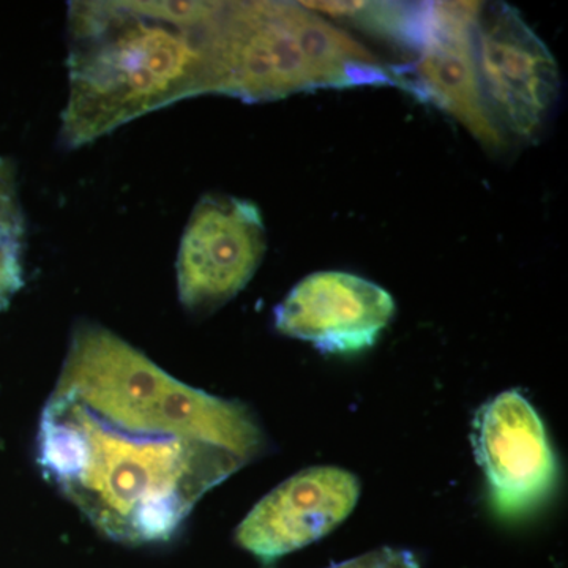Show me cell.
<instances>
[{
	"instance_id": "cell-1",
	"label": "cell",
	"mask_w": 568,
	"mask_h": 568,
	"mask_svg": "<svg viewBox=\"0 0 568 568\" xmlns=\"http://www.w3.org/2000/svg\"><path fill=\"white\" fill-rule=\"evenodd\" d=\"M37 454L44 477L93 528L126 545L170 540L205 493L246 465L212 444L119 428L54 394Z\"/></svg>"
},
{
	"instance_id": "cell-4",
	"label": "cell",
	"mask_w": 568,
	"mask_h": 568,
	"mask_svg": "<svg viewBox=\"0 0 568 568\" xmlns=\"http://www.w3.org/2000/svg\"><path fill=\"white\" fill-rule=\"evenodd\" d=\"M54 395L129 429L200 440L246 463L264 448V433L248 407L186 386L148 355L97 323L74 325Z\"/></svg>"
},
{
	"instance_id": "cell-14",
	"label": "cell",
	"mask_w": 568,
	"mask_h": 568,
	"mask_svg": "<svg viewBox=\"0 0 568 568\" xmlns=\"http://www.w3.org/2000/svg\"><path fill=\"white\" fill-rule=\"evenodd\" d=\"M328 568H420V566L416 556L407 549L387 547Z\"/></svg>"
},
{
	"instance_id": "cell-12",
	"label": "cell",
	"mask_w": 568,
	"mask_h": 568,
	"mask_svg": "<svg viewBox=\"0 0 568 568\" xmlns=\"http://www.w3.org/2000/svg\"><path fill=\"white\" fill-rule=\"evenodd\" d=\"M22 235L24 231L0 227V312L22 286Z\"/></svg>"
},
{
	"instance_id": "cell-5",
	"label": "cell",
	"mask_w": 568,
	"mask_h": 568,
	"mask_svg": "<svg viewBox=\"0 0 568 568\" xmlns=\"http://www.w3.org/2000/svg\"><path fill=\"white\" fill-rule=\"evenodd\" d=\"M474 40L481 91L500 132L536 141L559 102L555 55L506 2L480 3Z\"/></svg>"
},
{
	"instance_id": "cell-10",
	"label": "cell",
	"mask_w": 568,
	"mask_h": 568,
	"mask_svg": "<svg viewBox=\"0 0 568 568\" xmlns=\"http://www.w3.org/2000/svg\"><path fill=\"white\" fill-rule=\"evenodd\" d=\"M361 481L342 467L301 470L264 496L235 530V541L272 564L331 534L357 506Z\"/></svg>"
},
{
	"instance_id": "cell-11",
	"label": "cell",
	"mask_w": 568,
	"mask_h": 568,
	"mask_svg": "<svg viewBox=\"0 0 568 568\" xmlns=\"http://www.w3.org/2000/svg\"><path fill=\"white\" fill-rule=\"evenodd\" d=\"M305 9L325 14L418 51L428 24L429 3L301 2Z\"/></svg>"
},
{
	"instance_id": "cell-6",
	"label": "cell",
	"mask_w": 568,
	"mask_h": 568,
	"mask_svg": "<svg viewBox=\"0 0 568 568\" xmlns=\"http://www.w3.org/2000/svg\"><path fill=\"white\" fill-rule=\"evenodd\" d=\"M267 250L263 213L248 200L205 194L194 205L178 256L181 304L211 313L252 282Z\"/></svg>"
},
{
	"instance_id": "cell-2",
	"label": "cell",
	"mask_w": 568,
	"mask_h": 568,
	"mask_svg": "<svg viewBox=\"0 0 568 568\" xmlns=\"http://www.w3.org/2000/svg\"><path fill=\"white\" fill-rule=\"evenodd\" d=\"M219 2H70L59 142L81 149L149 112L212 95Z\"/></svg>"
},
{
	"instance_id": "cell-13",
	"label": "cell",
	"mask_w": 568,
	"mask_h": 568,
	"mask_svg": "<svg viewBox=\"0 0 568 568\" xmlns=\"http://www.w3.org/2000/svg\"><path fill=\"white\" fill-rule=\"evenodd\" d=\"M0 227L24 231L14 171L3 159H0Z\"/></svg>"
},
{
	"instance_id": "cell-9",
	"label": "cell",
	"mask_w": 568,
	"mask_h": 568,
	"mask_svg": "<svg viewBox=\"0 0 568 568\" xmlns=\"http://www.w3.org/2000/svg\"><path fill=\"white\" fill-rule=\"evenodd\" d=\"M394 297L379 284L342 271L301 280L276 305L280 334L310 343L325 354L364 353L394 320Z\"/></svg>"
},
{
	"instance_id": "cell-3",
	"label": "cell",
	"mask_w": 568,
	"mask_h": 568,
	"mask_svg": "<svg viewBox=\"0 0 568 568\" xmlns=\"http://www.w3.org/2000/svg\"><path fill=\"white\" fill-rule=\"evenodd\" d=\"M209 41L212 95L263 103L320 89L407 91L402 73L301 2H219Z\"/></svg>"
},
{
	"instance_id": "cell-8",
	"label": "cell",
	"mask_w": 568,
	"mask_h": 568,
	"mask_svg": "<svg viewBox=\"0 0 568 568\" xmlns=\"http://www.w3.org/2000/svg\"><path fill=\"white\" fill-rule=\"evenodd\" d=\"M481 2L429 3L428 24L407 88L457 121L488 151L506 148V134L481 91L474 29Z\"/></svg>"
},
{
	"instance_id": "cell-7",
	"label": "cell",
	"mask_w": 568,
	"mask_h": 568,
	"mask_svg": "<svg viewBox=\"0 0 568 568\" xmlns=\"http://www.w3.org/2000/svg\"><path fill=\"white\" fill-rule=\"evenodd\" d=\"M474 447L496 514L517 519L536 511L558 478L544 422L525 395L507 390L478 409Z\"/></svg>"
}]
</instances>
